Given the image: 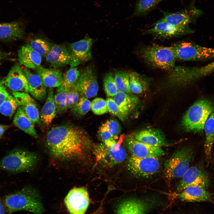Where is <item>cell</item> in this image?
<instances>
[{
	"mask_svg": "<svg viewBox=\"0 0 214 214\" xmlns=\"http://www.w3.org/2000/svg\"><path fill=\"white\" fill-rule=\"evenodd\" d=\"M46 144L55 158L70 161L83 157L88 149V141L83 132L70 125L53 128L48 133Z\"/></svg>",
	"mask_w": 214,
	"mask_h": 214,
	"instance_id": "6da1fadb",
	"label": "cell"
},
{
	"mask_svg": "<svg viewBox=\"0 0 214 214\" xmlns=\"http://www.w3.org/2000/svg\"><path fill=\"white\" fill-rule=\"evenodd\" d=\"M5 207L10 213L25 210L35 214H42L44 207L40 195L36 189L27 186L7 196L4 199Z\"/></svg>",
	"mask_w": 214,
	"mask_h": 214,
	"instance_id": "7a4b0ae2",
	"label": "cell"
},
{
	"mask_svg": "<svg viewBox=\"0 0 214 214\" xmlns=\"http://www.w3.org/2000/svg\"><path fill=\"white\" fill-rule=\"evenodd\" d=\"M139 54L145 62L154 67L171 71L175 67L177 59L172 46H145L141 48Z\"/></svg>",
	"mask_w": 214,
	"mask_h": 214,
	"instance_id": "3957f363",
	"label": "cell"
},
{
	"mask_svg": "<svg viewBox=\"0 0 214 214\" xmlns=\"http://www.w3.org/2000/svg\"><path fill=\"white\" fill-rule=\"evenodd\" d=\"M214 109L213 105L208 100L197 101L184 115L182 123L183 128L188 132L202 133L204 124Z\"/></svg>",
	"mask_w": 214,
	"mask_h": 214,
	"instance_id": "277c9868",
	"label": "cell"
},
{
	"mask_svg": "<svg viewBox=\"0 0 214 214\" xmlns=\"http://www.w3.org/2000/svg\"><path fill=\"white\" fill-rule=\"evenodd\" d=\"M35 153L20 149H14L0 160V170L11 172L28 171L36 164Z\"/></svg>",
	"mask_w": 214,
	"mask_h": 214,
	"instance_id": "5b68a950",
	"label": "cell"
},
{
	"mask_svg": "<svg viewBox=\"0 0 214 214\" xmlns=\"http://www.w3.org/2000/svg\"><path fill=\"white\" fill-rule=\"evenodd\" d=\"M193 152L190 147L185 146L174 152L164 163L165 177L169 180L181 178L189 168Z\"/></svg>",
	"mask_w": 214,
	"mask_h": 214,
	"instance_id": "8992f818",
	"label": "cell"
},
{
	"mask_svg": "<svg viewBox=\"0 0 214 214\" xmlns=\"http://www.w3.org/2000/svg\"><path fill=\"white\" fill-rule=\"evenodd\" d=\"M123 138L121 136L117 142L114 140L108 141L104 144L96 146L94 152L97 161L100 163L111 167L123 162L127 157V153L121 145Z\"/></svg>",
	"mask_w": 214,
	"mask_h": 214,
	"instance_id": "52a82bcc",
	"label": "cell"
},
{
	"mask_svg": "<svg viewBox=\"0 0 214 214\" xmlns=\"http://www.w3.org/2000/svg\"><path fill=\"white\" fill-rule=\"evenodd\" d=\"M177 60L181 61L207 60L214 58V48L203 47L187 42H180L172 46Z\"/></svg>",
	"mask_w": 214,
	"mask_h": 214,
	"instance_id": "ba28073f",
	"label": "cell"
},
{
	"mask_svg": "<svg viewBox=\"0 0 214 214\" xmlns=\"http://www.w3.org/2000/svg\"><path fill=\"white\" fill-rule=\"evenodd\" d=\"M210 184L209 174L201 162L189 167L181 177L177 189L180 192L188 187L196 186L207 190Z\"/></svg>",
	"mask_w": 214,
	"mask_h": 214,
	"instance_id": "9c48e42d",
	"label": "cell"
},
{
	"mask_svg": "<svg viewBox=\"0 0 214 214\" xmlns=\"http://www.w3.org/2000/svg\"><path fill=\"white\" fill-rule=\"evenodd\" d=\"M127 167L135 176L146 178L157 173L160 169V163L158 157L138 158L132 155L128 160Z\"/></svg>",
	"mask_w": 214,
	"mask_h": 214,
	"instance_id": "30bf717a",
	"label": "cell"
},
{
	"mask_svg": "<svg viewBox=\"0 0 214 214\" xmlns=\"http://www.w3.org/2000/svg\"><path fill=\"white\" fill-rule=\"evenodd\" d=\"M193 32L189 25H175L159 20L153 24L152 28L145 30L143 33L157 38L165 39L188 34Z\"/></svg>",
	"mask_w": 214,
	"mask_h": 214,
	"instance_id": "8fae6325",
	"label": "cell"
},
{
	"mask_svg": "<svg viewBox=\"0 0 214 214\" xmlns=\"http://www.w3.org/2000/svg\"><path fill=\"white\" fill-rule=\"evenodd\" d=\"M64 202L70 214H84L89 203L87 189L84 187L73 188L65 197Z\"/></svg>",
	"mask_w": 214,
	"mask_h": 214,
	"instance_id": "7c38bea8",
	"label": "cell"
},
{
	"mask_svg": "<svg viewBox=\"0 0 214 214\" xmlns=\"http://www.w3.org/2000/svg\"><path fill=\"white\" fill-rule=\"evenodd\" d=\"M82 96L87 98L95 96L98 90V85L94 67L87 66L80 74L74 87Z\"/></svg>",
	"mask_w": 214,
	"mask_h": 214,
	"instance_id": "4fadbf2b",
	"label": "cell"
},
{
	"mask_svg": "<svg viewBox=\"0 0 214 214\" xmlns=\"http://www.w3.org/2000/svg\"><path fill=\"white\" fill-rule=\"evenodd\" d=\"M163 16L160 20L177 26H186L195 21L202 13L197 9L193 3L185 9L174 12L162 11Z\"/></svg>",
	"mask_w": 214,
	"mask_h": 214,
	"instance_id": "5bb4252c",
	"label": "cell"
},
{
	"mask_svg": "<svg viewBox=\"0 0 214 214\" xmlns=\"http://www.w3.org/2000/svg\"><path fill=\"white\" fill-rule=\"evenodd\" d=\"M93 40L86 36L83 39L71 43L68 48L71 54L70 67H75L92 58V47Z\"/></svg>",
	"mask_w": 214,
	"mask_h": 214,
	"instance_id": "9a60e30c",
	"label": "cell"
},
{
	"mask_svg": "<svg viewBox=\"0 0 214 214\" xmlns=\"http://www.w3.org/2000/svg\"><path fill=\"white\" fill-rule=\"evenodd\" d=\"M154 203L151 199H128L119 203L115 214H147Z\"/></svg>",
	"mask_w": 214,
	"mask_h": 214,
	"instance_id": "2e32d148",
	"label": "cell"
},
{
	"mask_svg": "<svg viewBox=\"0 0 214 214\" xmlns=\"http://www.w3.org/2000/svg\"><path fill=\"white\" fill-rule=\"evenodd\" d=\"M126 144L132 155L138 158L158 157L166 154L160 147L151 145L141 142L132 137L128 138Z\"/></svg>",
	"mask_w": 214,
	"mask_h": 214,
	"instance_id": "e0dca14e",
	"label": "cell"
},
{
	"mask_svg": "<svg viewBox=\"0 0 214 214\" xmlns=\"http://www.w3.org/2000/svg\"><path fill=\"white\" fill-rule=\"evenodd\" d=\"M4 84L12 92H29L27 80L18 63L12 66L4 78Z\"/></svg>",
	"mask_w": 214,
	"mask_h": 214,
	"instance_id": "ac0fdd59",
	"label": "cell"
},
{
	"mask_svg": "<svg viewBox=\"0 0 214 214\" xmlns=\"http://www.w3.org/2000/svg\"><path fill=\"white\" fill-rule=\"evenodd\" d=\"M45 57L46 61L51 66L56 68L70 64L71 59L69 49L60 45H52L51 51Z\"/></svg>",
	"mask_w": 214,
	"mask_h": 214,
	"instance_id": "d6986e66",
	"label": "cell"
},
{
	"mask_svg": "<svg viewBox=\"0 0 214 214\" xmlns=\"http://www.w3.org/2000/svg\"><path fill=\"white\" fill-rule=\"evenodd\" d=\"M24 26L21 21L0 23V41L9 42L22 39Z\"/></svg>",
	"mask_w": 214,
	"mask_h": 214,
	"instance_id": "ffe728a7",
	"label": "cell"
},
{
	"mask_svg": "<svg viewBox=\"0 0 214 214\" xmlns=\"http://www.w3.org/2000/svg\"><path fill=\"white\" fill-rule=\"evenodd\" d=\"M22 69L27 80L29 92L37 100H44L47 97L46 87L40 77L37 73H32L26 67Z\"/></svg>",
	"mask_w": 214,
	"mask_h": 214,
	"instance_id": "44dd1931",
	"label": "cell"
},
{
	"mask_svg": "<svg viewBox=\"0 0 214 214\" xmlns=\"http://www.w3.org/2000/svg\"><path fill=\"white\" fill-rule=\"evenodd\" d=\"M13 96L20 106L34 123L40 120L38 109L34 100L27 92H12Z\"/></svg>",
	"mask_w": 214,
	"mask_h": 214,
	"instance_id": "7402d4cb",
	"label": "cell"
},
{
	"mask_svg": "<svg viewBox=\"0 0 214 214\" xmlns=\"http://www.w3.org/2000/svg\"><path fill=\"white\" fill-rule=\"evenodd\" d=\"M136 140L148 144L160 147L169 145L163 133L159 130L148 129L139 131L135 134Z\"/></svg>",
	"mask_w": 214,
	"mask_h": 214,
	"instance_id": "603a6c76",
	"label": "cell"
},
{
	"mask_svg": "<svg viewBox=\"0 0 214 214\" xmlns=\"http://www.w3.org/2000/svg\"><path fill=\"white\" fill-rule=\"evenodd\" d=\"M211 195L207 190L196 186L188 187L177 194L181 200L190 202L211 201Z\"/></svg>",
	"mask_w": 214,
	"mask_h": 214,
	"instance_id": "cb8c5ba5",
	"label": "cell"
},
{
	"mask_svg": "<svg viewBox=\"0 0 214 214\" xmlns=\"http://www.w3.org/2000/svg\"><path fill=\"white\" fill-rule=\"evenodd\" d=\"M18 56L20 64L27 68L35 69L40 66L41 56L32 49L28 44L22 46L18 50Z\"/></svg>",
	"mask_w": 214,
	"mask_h": 214,
	"instance_id": "d4e9b609",
	"label": "cell"
},
{
	"mask_svg": "<svg viewBox=\"0 0 214 214\" xmlns=\"http://www.w3.org/2000/svg\"><path fill=\"white\" fill-rule=\"evenodd\" d=\"M35 70L46 87H58L61 85L62 75L60 70L47 68L41 66Z\"/></svg>",
	"mask_w": 214,
	"mask_h": 214,
	"instance_id": "484cf974",
	"label": "cell"
},
{
	"mask_svg": "<svg viewBox=\"0 0 214 214\" xmlns=\"http://www.w3.org/2000/svg\"><path fill=\"white\" fill-rule=\"evenodd\" d=\"M13 122L16 127L25 133L35 138L38 137L34 128V124L20 106L16 110Z\"/></svg>",
	"mask_w": 214,
	"mask_h": 214,
	"instance_id": "4316f807",
	"label": "cell"
},
{
	"mask_svg": "<svg viewBox=\"0 0 214 214\" xmlns=\"http://www.w3.org/2000/svg\"><path fill=\"white\" fill-rule=\"evenodd\" d=\"M54 97L53 88H49L47 99L40 114L41 120L47 125L51 124L57 113Z\"/></svg>",
	"mask_w": 214,
	"mask_h": 214,
	"instance_id": "83f0119b",
	"label": "cell"
},
{
	"mask_svg": "<svg viewBox=\"0 0 214 214\" xmlns=\"http://www.w3.org/2000/svg\"><path fill=\"white\" fill-rule=\"evenodd\" d=\"M206 139L204 151L207 160L211 157V151L214 144V109L206 120L204 127Z\"/></svg>",
	"mask_w": 214,
	"mask_h": 214,
	"instance_id": "f1b7e54d",
	"label": "cell"
},
{
	"mask_svg": "<svg viewBox=\"0 0 214 214\" xmlns=\"http://www.w3.org/2000/svg\"><path fill=\"white\" fill-rule=\"evenodd\" d=\"M113 99L125 119L135 106L133 100L128 94L118 91Z\"/></svg>",
	"mask_w": 214,
	"mask_h": 214,
	"instance_id": "f546056e",
	"label": "cell"
},
{
	"mask_svg": "<svg viewBox=\"0 0 214 214\" xmlns=\"http://www.w3.org/2000/svg\"><path fill=\"white\" fill-rule=\"evenodd\" d=\"M163 0H137L132 16L144 15L150 12Z\"/></svg>",
	"mask_w": 214,
	"mask_h": 214,
	"instance_id": "4dcf8cb0",
	"label": "cell"
},
{
	"mask_svg": "<svg viewBox=\"0 0 214 214\" xmlns=\"http://www.w3.org/2000/svg\"><path fill=\"white\" fill-rule=\"evenodd\" d=\"M128 75L131 92L135 94L142 93L147 85L146 79L141 75L134 72L128 73Z\"/></svg>",
	"mask_w": 214,
	"mask_h": 214,
	"instance_id": "1f68e13d",
	"label": "cell"
},
{
	"mask_svg": "<svg viewBox=\"0 0 214 214\" xmlns=\"http://www.w3.org/2000/svg\"><path fill=\"white\" fill-rule=\"evenodd\" d=\"M80 74L76 67H70L62 75L61 85L69 89L74 88Z\"/></svg>",
	"mask_w": 214,
	"mask_h": 214,
	"instance_id": "d6a6232c",
	"label": "cell"
},
{
	"mask_svg": "<svg viewBox=\"0 0 214 214\" xmlns=\"http://www.w3.org/2000/svg\"><path fill=\"white\" fill-rule=\"evenodd\" d=\"M114 80L118 91L129 94L130 90L128 73L117 71L114 74Z\"/></svg>",
	"mask_w": 214,
	"mask_h": 214,
	"instance_id": "836d02e7",
	"label": "cell"
},
{
	"mask_svg": "<svg viewBox=\"0 0 214 214\" xmlns=\"http://www.w3.org/2000/svg\"><path fill=\"white\" fill-rule=\"evenodd\" d=\"M18 106V103L15 98L9 94L0 106V113L4 116L11 117Z\"/></svg>",
	"mask_w": 214,
	"mask_h": 214,
	"instance_id": "e575fe53",
	"label": "cell"
},
{
	"mask_svg": "<svg viewBox=\"0 0 214 214\" xmlns=\"http://www.w3.org/2000/svg\"><path fill=\"white\" fill-rule=\"evenodd\" d=\"M28 44L32 49L41 56H45L50 51L52 46L48 41L40 38L34 39Z\"/></svg>",
	"mask_w": 214,
	"mask_h": 214,
	"instance_id": "d590c367",
	"label": "cell"
},
{
	"mask_svg": "<svg viewBox=\"0 0 214 214\" xmlns=\"http://www.w3.org/2000/svg\"><path fill=\"white\" fill-rule=\"evenodd\" d=\"M69 90L61 85L57 87L54 97L57 112L62 113L66 110L65 100Z\"/></svg>",
	"mask_w": 214,
	"mask_h": 214,
	"instance_id": "8d00e7d4",
	"label": "cell"
},
{
	"mask_svg": "<svg viewBox=\"0 0 214 214\" xmlns=\"http://www.w3.org/2000/svg\"><path fill=\"white\" fill-rule=\"evenodd\" d=\"M91 102L88 98L82 96L78 102L71 108L72 113L77 117L85 115L91 108Z\"/></svg>",
	"mask_w": 214,
	"mask_h": 214,
	"instance_id": "74e56055",
	"label": "cell"
},
{
	"mask_svg": "<svg viewBox=\"0 0 214 214\" xmlns=\"http://www.w3.org/2000/svg\"><path fill=\"white\" fill-rule=\"evenodd\" d=\"M104 90L108 97H114L118 92L113 74L109 72L104 76L103 79Z\"/></svg>",
	"mask_w": 214,
	"mask_h": 214,
	"instance_id": "f35d334b",
	"label": "cell"
},
{
	"mask_svg": "<svg viewBox=\"0 0 214 214\" xmlns=\"http://www.w3.org/2000/svg\"><path fill=\"white\" fill-rule=\"evenodd\" d=\"M91 108L92 112L97 115H101L108 111L106 100L100 98H96L91 102Z\"/></svg>",
	"mask_w": 214,
	"mask_h": 214,
	"instance_id": "ab89813d",
	"label": "cell"
},
{
	"mask_svg": "<svg viewBox=\"0 0 214 214\" xmlns=\"http://www.w3.org/2000/svg\"><path fill=\"white\" fill-rule=\"evenodd\" d=\"M80 94L74 88L69 89L65 100L66 110L72 108L80 98Z\"/></svg>",
	"mask_w": 214,
	"mask_h": 214,
	"instance_id": "60d3db41",
	"label": "cell"
},
{
	"mask_svg": "<svg viewBox=\"0 0 214 214\" xmlns=\"http://www.w3.org/2000/svg\"><path fill=\"white\" fill-rule=\"evenodd\" d=\"M106 123L113 139H117L121 131V127L119 122L115 119H110L107 120Z\"/></svg>",
	"mask_w": 214,
	"mask_h": 214,
	"instance_id": "b9f144b4",
	"label": "cell"
},
{
	"mask_svg": "<svg viewBox=\"0 0 214 214\" xmlns=\"http://www.w3.org/2000/svg\"><path fill=\"white\" fill-rule=\"evenodd\" d=\"M106 101L108 111L117 117L122 121L124 120L125 118L121 114L113 98L108 97L106 99Z\"/></svg>",
	"mask_w": 214,
	"mask_h": 214,
	"instance_id": "7bdbcfd3",
	"label": "cell"
},
{
	"mask_svg": "<svg viewBox=\"0 0 214 214\" xmlns=\"http://www.w3.org/2000/svg\"><path fill=\"white\" fill-rule=\"evenodd\" d=\"M196 72L198 78L214 73V60L204 66L197 67Z\"/></svg>",
	"mask_w": 214,
	"mask_h": 214,
	"instance_id": "ee69618b",
	"label": "cell"
},
{
	"mask_svg": "<svg viewBox=\"0 0 214 214\" xmlns=\"http://www.w3.org/2000/svg\"><path fill=\"white\" fill-rule=\"evenodd\" d=\"M98 134L100 139L104 143L114 139L108 130L106 122L100 127Z\"/></svg>",
	"mask_w": 214,
	"mask_h": 214,
	"instance_id": "f6af8a7d",
	"label": "cell"
},
{
	"mask_svg": "<svg viewBox=\"0 0 214 214\" xmlns=\"http://www.w3.org/2000/svg\"><path fill=\"white\" fill-rule=\"evenodd\" d=\"M9 94L5 87L4 78H3L0 76V106Z\"/></svg>",
	"mask_w": 214,
	"mask_h": 214,
	"instance_id": "bcb514c9",
	"label": "cell"
},
{
	"mask_svg": "<svg viewBox=\"0 0 214 214\" xmlns=\"http://www.w3.org/2000/svg\"><path fill=\"white\" fill-rule=\"evenodd\" d=\"M11 54L0 50V62L5 59H10Z\"/></svg>",
	"mask_w": 214,
	"mask_h": 214,
	"instance_id": "7dc6e473",
	"label": "cell"
},
{
	"mask_svg": "<svg viewBox=\"0 0 214 214\" xmlns=\"http://www.w3.org/2000/svg\"><path fill=\"white\" fill-rule=\"evenodd\" d=\"M9 125H0V138L3 135L4 132L10 127Z\"/></svg>",
	"mask_w": 214,
	"mask_h": 214,
	"instance_id": "c3c4849f",
	"label": "cell"
},
{
	"mask_svg": "<svg viewBox=\"0 0 214 214\" xmlns=\"http://www.w3.org/2000/svg\"><path fill=\"white\" fill-rule=\"evenodd\" d=\"M0 214H4V207L0 201Z\"/></svg>",
	"mask_w": 214,
	"mask_h": 214,
	"instance_id": "681fc988",
	"label": "cell"
},
{
	"mask_svg": "<svg viewBox=\"0 0 214 214\" xmlns=\"http://www.w3.org/2000/svg\"><path fill=\"white\" fill-rule=\"evenodd\" d=\"M181 1H182V0H180Z\"/></svg>",
	"mask_w": 214,
	"mask_h": 214,
	"instance_id": "f907efd6",
	"label": "cell"
}]
</instances>
